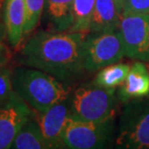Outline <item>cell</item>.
<instances>
[{
	"mask_svg": "<svg viewBox=\"0 0 149 149\" xmlns=\"http://www.w3.org/2000/svg\"><path fill=\"white\" fill-rule=\"evenodd\" d=\"M85 33L39 31L28 39L20 52L19 63L44 71L65 83L82 74Z\"/></svg>",
	"mask_w": 149,
	"mask_h": 149,
	"instance_id": "6da1fadb",
	"label": "cell"
},
{
	"mask_svg": "<svg viewBox=\"0 0 149 149\" xmlns=\"http://www.w3.org/2000/svg\"><path fill=\"white\" fill-rule=\"evenodd\" d=\"M12 80L16 94L36 112L47 111L56 104L67 101L70 95L67 83L35 68H16Z\"/></svg>",
	"mask_w": 149,
	"mask_h": 149,
	"instance_id": "7a4b0ae2",
	"label": "cell"
},
{
	"mask_svg": "<svg viewBox=\"0 0 149 149\" xmlns=\"http://www.w3.org/2000/svg\"><path fill=\"white\" fill-rule=\"evenodd\" d=\"M115 88H105L96 84L76 89L71 101L70 114L87 122L101 123L114 118L116 109Z\"/></svg>",
	"mask_w": 149,
	"mask_h": 149,
	"instance_id": "3957f363",
	"label": "cell"
},
{
	"mask_svg": "<svg viewBox=\"0 0 149 149\" xmlns=\"http://www.w3.org/2000/svg\"><path fill=\"white\" fill-rule=\"evenodd\" d=\"M118 130L117 147L149 148V96L126 102L119 119Z\"/></svg>",
	"mask_w": 149,
	"mask_h": 149,
	"instance_id": "277c9868",
	"label": "cell"
},
{
	"mask_svg": "<svg viewBox=\"0 0 149 149\" xmlns=\"http://www.w3.org/2000/svg\"><path fill=\"white\" fill-rule=\"evenodd\" d=\"M114 133V118L101 123L87 122L70 114L63 133L64 148H105L111 143Z\"/></svg>",
	"mask_w": 149,
	"mask_h": 149,
	"instance_id": "5b68a950",
	"label": "cell"
},
{
	"mask_svg": "<svg viewBox=\"0 0 149 149\" xmlns=\"http://www.w3.org/2000/svg\"><path fill=\"white\" fill-rule=\"evenodd\" d=\"M125 56L124 46L118 30L104 33H87L83 42V67L95 72L118 63Z\"/></svg>",
	"mask_w": 149,
	"mask_h": 149,
	"instance_id": "8992f818",
	"label": "cell"
},
{
	"mask_svg": "<svg viewBox=\"0 0 149 149\" xmlns=\"http://www.w3.org/2000/svg\"><path fill=\"white\" fill-rule=\"evenodd\" d=\"M119 32L125 56L149 62V14L122 13Z\"/></svg>",
	"mask_w": 149,
	"mask_h": 149,
	"instance_id": "52a82bcc",
	"label": "cell"
},
{
	"mask_svg": "<svg viewBox=\"0 0 149 149\" xmlns=\"http://www.w3.org/2000/svg\"><path fill=\"white\" fill-rule=\"evenodd\" d=\"M31 116L32 109L17 95L0 104V149L11 148L17 132Z\"/></svg>",
	"mask_w": 149,
	"mask_h": 149,
	"instance_id": "ba28073f",
	"label": "cell"
},
{
	"mask_svg": "<svg viewBox=\"0 0 149 149\" xmlns=\"http://www.w3.org/2000/svg\"><path fill=\"white\" fill-rule=\"evenodd\" d=\"M37 121L49 148H64L63 133L70 109L66 101L56 104L45 112H37Z\"/></svg>",
	"mask_w": 149,
	"mask_h": 149,
	"instance_id": "9c48e42d",
	"label": "cell"
},
{
	"mask_svg": "<svg viewBox=\"0 0 149 149\" xmlns=\"http://www.w3.org/2000/svg\"><path fill=\"white\" fill-rule=\"evenodd\" d=\"M149 96V69L143 61L136 60L120 85L118 99L126 103Z\"/></svg>",
	"mask_w": 149,
	"mask_h": 149,
	"instance_id": "30bf717a",
	"label": "cell"
},
{
	"mask_svg": "<svg viewBox=\"0 0 149 149\" xmlns=\"http://www.w3.org/2000/svg\"><path fill=\"white\" fill-rule=\"evenodd\" d=\"M26 11L24 0H5L4 24L12 47H19L24 37Z\"/></svg>",
	"mask_w": 149,
	"mask_h": 149,
	"instance_id": "8fae6325",
	"label": "cell"
},
{
	"mask_svg": "<svg viewBox=\"0 0 149 149\" xmlns=\"http://www.w3.org/2000/svg\"><path fill=\"white\" fill-rule=\"evenodd\" d=\"M121 15L113 0H96L89 33H104L119 29Z\"/></svg>",
	"mask_w": 149,
	"mask_h": 149,
	"instance_id": "7c38bea8",
	"label": "cell"
},
{
	"mask_svg": "<svg viewBox=\"0 0 149 149\" xmlns=\"http://www.w3.org/2000/svg\"><path fill=\"white\" fill-rule=\"evenodd\" d=\"M74 0H46L47 16L55 31H70L74 22Z\"/></svg>",
	"mask_w": 149,
	"mask_h": 149,
	"instance_id": "4fadbf2b",
	"label": "cell"
},
{
	"mask_svg": "<svg viewBox=\"0 0 149 149\" xmlns=\"http://www.w3.org/2000/svg\"><path fill=\"white\" fill-rule=\"evenodd\" d=\"M14 149H46L49 148L41 128L34 116H31L23 124L12 142Z\"/></svg>",
	"mask_w": 149,
	"mask_h": 149,
	"instance_id": "5bb4252c",
	"label": "cell"
},
{
	"mask_svg": "<svg viewBox=\"0 0 149 149\" xmlns=\"http://www.w3.org/2000/svg\"><path fill=\"white\" fill-rule=\"evenodd\" d=\"M131 66L125 63H114L109 65L97 74L93 83L101 87L116 88L120 86L130 71Z\"/></svg>",
	"mask_w": 149,
	"mask_h": 149,
	"instance_id": "9a60e30c",
	"label": "cell"
},
{
	"mask_svg": "<svg viewBox=\"0 0 149 149\" xmlns=\"http://www.w3.org/2000/svg\"><path fill=\"white\" fill-rule=\"evenodd\" d=\"M95 3L96 0H74V22L70 31L89 33Z\"/></svg>",
	"mask_w": 149,
	"mask_h": 149,
	"instance_id": "2e32d148",
	"label": "cell"
},
{
	"mask_svg": "<svg viewBox=\"0 0 149 149\" xmlns=\"http://www.w3.org/2000/svg\"><path fill=\"white\" fill-rule=\"evenodd\" d=\"M26 19L24 25V37L36 28L45 9L46 0H24Z\"/></svg>",
	"mask_w": 149,
	"mask_h": 149,
	"instance_id": "e0dca14e",
	"label": "cell"
},
{
	"mask_svg": "<svg viewBox=\"0 0 149 149\" xmlns=\"http://www.w3.org/2000/svg\"><path fill=\"white\" fill-rule=\"evenodd\" d=\"M14 91L12 72L6 66L0 67V104L6 103L16 97Z\"/></svg>",
	"mask_w": 149,
	"mask_h": 149,
	"instance_id": "ac0fdd59",
	"label": "cell"
},
{
	"mask_svg": "<svg viewBox=\"0 0 149 149\" xmlns=\"http://www.w3.org/2000/svg\"><path fill=\"white\" fill-rule=\"evenodd\" d=\"M122 13L149 14V0H125Z\"/></svg>",
	"mask_w": 149,
	"mask_h": 149,
	"instance_id": "d6986e66",
	"label": "cell"
},
{
	"mask_svg": "<svg viewBox=\"0 0 149 149\" xmlns=\"http://www.w3.org/2000/svg\"><path fill=\"white\" fill-rule=\"evenodd\" d=\"M6 37H7V32L5 24L0 20V67L6 66L11 57V52L5 43Z\"/></svg>",
	"mask_w": 149,
	"mask_h": 149,
	"instance_id": "ffe728a7",
	"label": "cell"
},
{
	"mask_svg": "<svg viewBox=\"0 0 149 149\" xmlns=\"http://www.w3.org/2000/svg\"><path fill=\"white\" fill-rule=\"evenodd\" d=\"M115 2V5H116V8L118 10V13L119 14H122L123 12V9H124V3H125V0H113Z\"/></svg>",
	"mask_w": 149,
	"mask_h": 149,
	"instance_id": "44dd1931",
	"label": "cell"
}]
</instances>
